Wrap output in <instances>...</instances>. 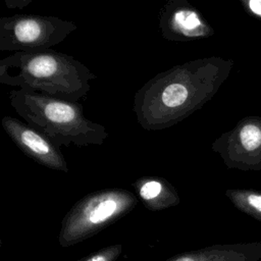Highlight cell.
Instances as JSON below:
<instances>
[{"mask_svg":"<svg viewBox=\"0 0 261 261\" xmlns=\"http://www.w3.org/2000/svg\"><path fill=\"white\" fill-rule=\"evenodd\" d=\"M232 66L231 59L211 56L157 73L135 94L138 123L146 130H161L188 118L215 96Z\"/></svg>","mask_w":261,"mask_h":261,"instance_id":"1","label":"cell"},{"mask_svg":"<svg viewBox=\"0 0 261 261\" xmlns=\"http://www.w3.org/2000/svg\"><path fill=\"white\" fill-rule=\"evenodd\" d=\"M96 79L89 67L52 49L13 52L0 60V83L18 89L77 102Z\"/></svg>","mask_w":261,"mask_h":261,"instance_id":"2","label":"cell"},{"mask_svg":"<svg viewBox=\"0 0 261 261\" xmlns=\"http://www.w3.org/2000/svg\"><path fill=\"white\" fill-rule=\"evenodd\" d=\"M10 105L30 125L45 135L58 148L74 145H102L106 127L84 115L83 106L38 92L16 89L8 94Z\"/></svg>","mask_w":261,"mask_h":261,"instance_id":"3","label":"cell"},{"mask_svg":"<svg viewBox=\"0 0 261 261\" xmlns=\"http://www.w3.org/2000/svg\"><path fill=\"white\" fill-rule=\"evenodd\" d=\"M137 203L135 194L119 188L86 195L63 217L58 236L59 245L68 248L95 236L128 214Z\"/></svg>","mask_w":261,"mask_h":261,"instance_id":"4","label":"cell"},{"mask_svg":"<svg viewBox=\"0 0 261 261\" xmlns=\"http://www.w3.org/2000/svg\"><path fill=\"white\" fill-rule=\"evenodd\" d=\"M76 30L70 20L51 15L15 14L0 18V51L51 49Z\"/></svg>","mask_w":261,"mask_h":261,"instance_id":"5","label":"cell"},{"mask_svg":"<svg viewBox=\"0 0 261 261\" xmlns=\"http://www.w3.org/2000/svg\"><path fill=\"white\" fill-rule=\"evenodd\" d=\"M212 150L227 168L242 171L261 170V117L246 116L213 143Z\"/></svg>","mask_w":261,"mask_h":261,"instance_id":"6","label":"cell"},{"mask_svg":"<svg viewBox=\"0 0 261 261\" xmlns=\"http://www.w3.org/2000/svg\"><path fill=\"white\" fill-rule=\"evenodd\" d=\"M159 30L164 39L189 42L206 39L214 30L188 0H167L159 11Z\"/></svg>","mask_w":261,"mask_h":261,"instance_id":"7","label":"cell"},{"mask_svg":"<svg viewBox=\"0 0 261 261\" xmlns=\"http://www.w3.org/2000/svg\"><path fill=\"white\" fill-rule=\"evenodd\" d=\"M1 124L12 142L28 157L50 169L68 171L66 160L59 148L41 132L10 115L4 116Z\"/></svg>","mask_w":261,"mask_h":261,"instance_id":"8","label":"cell"},{"mask_svg":"<svg viewBox=\"0 0 261 261\" xmlns=\"http://www.w3.org/2000/svg\"><path fill=\"white\" fill-rule=\"evenodd\" d=\"M261 241L217 244L176 254L164 261H260Z\"/></svg>","mask_w":261,"mask_h":261,"instance_id":"9","label":"cell"},{"mask_svg":"<svg viewBox=\"0 0 261 261\" xmlns=\"http://www.w3.org/2000/svg\"><path fill=\"white\" fill-rule=\"evenodd\" d=\"M133 187L144 206L153 212L174 207L180 202L175 188L163 177L142 176L133 182Z\"/></svg>","mask_w":261,"mask_h":261,"instance_id":"10","label":"cell"},{"mask_svg":"<svg viewBox=\"0 0 261 261\" xmlns=\"http://www.w3.org/2000/svg\"><path fill=\"white\" fill-rule=\"evenodd\" d=\"M224 194L238 210L261 222V190L227 189Z\"/></svg>","mask_w":261,"mask_h":261,"instance_id":"11","label":"cell"},{"mask_svg":"<svg viewBox=\"0 0 261 261\" xmlns=\"http://www.w3.org/2000/svg\"><path fill=\"white\" fill-rule=\"evenodd\" d=\"M122 253V245L115 244L102 248L77 261H117Z\"/></svg>","mask_w":261,"mask_h":261,"instance_id":"12","label":"cell"},{"mask_svg":"<svg viewBox=\"0 0 261 261\" xmlns=\"http://www.w3.org/2000/svg\"><path fill=\"white\" fill-rule=\"evenodd\" d=\"M248 14L261 18V0H240Z\"/></svg>","mask_w":261,"mask_h":261,"instance_id":"13","label":"cell"}]
</instances>
